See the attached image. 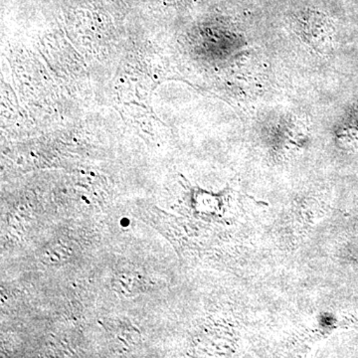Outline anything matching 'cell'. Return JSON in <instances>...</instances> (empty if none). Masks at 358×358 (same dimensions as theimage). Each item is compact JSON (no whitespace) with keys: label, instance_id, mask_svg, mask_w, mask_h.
<instances>
[{"label":"cell","instance_id":"obj_1","mask_svg":"<svg viewBox=\"0 0 358 358\" xmlns=\"http://www.w3.org/2000/svg\"><path fill=\"white\" fill-rule=\"evenodd\" d=\"M350 254L358 262V239L355 240V243H352L350 246Z\"/></svg>","mask_w":358,"mask_h":358}]
</instances>
